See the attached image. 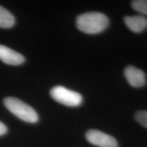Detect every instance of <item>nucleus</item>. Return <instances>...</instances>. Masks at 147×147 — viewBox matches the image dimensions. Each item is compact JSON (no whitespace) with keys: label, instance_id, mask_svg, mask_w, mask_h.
<instances>
[{"label":"nucleus","instance_id":"nucleus-5","mask_svg":"<svg viewBox=\"0 0 147 147\" xmlns=\"http://www.w3.org/2000/svg\"><path fill=\"white\" fill-rule=\"evenodd\" d=\"M127 81L135 88L142 87L146 84V76L144 71L134 66H127L124 71Z\"/></svg>","mask_w":147,"mask_h":147},{"label":"nucleus","instance_id":"nucleus-1","mask_svg":"<svg viewBox=\"0 0 147 147\" xmlns=\"http://www.w3.org/2000/svg\"><path fill=\"white\" fill-rule=\"evenodd\" d=\"M76 25L80 32L87 34H97L107 28L109 19L101 12H87L77 17Z\"/></svg>","mask_w":147,"mask_h":147},{"label":"nucleus","instance_id":"nucleus-6","mask_svg":"<svg viewBox=\"0 0 147 147\" xmlns=\"http://www.w3.org/2000/svg\"><path fill=\"white\" fill-rule=\"evenodd\" d=\"M0 60L8 65H18L24 63L25 57L19 53L0 45Z\"/></svg>","mask_w":147,"mask_h":147},{"label":"nucleus","instance_id":"nucleus-3","mask_svg":"<svg viewBox=\"0 0 147 147\" xmlns=\"http://www.w3.org/2000/svg\"><path fill=\"white\" fill-rule=\"evenodd\" d=\"M50 94L53 100L68 107L79 106L81 105L83 100L82 95L78 92L71 91L63 86L53 87L51 90Z\"/></svg>","mask_w":147,"mask_h":147},{"label":"nucleus","instance_id":"nucleus-8","mask_svg":"<svg viewBox=\"0 0 147 147\" xmlns=\"http://www.w3.org/2000/svg\"><path fill=\"white\" fill-rule=\"evenodd\" d=\"M15 24L14 16L0 5V27L1 28H10Z\"/></svg>","mask_w":147,"mask_h":147},{"label":"nucleus","instance_id":"nucleus-4","mask_svg":"<svg viewBox=\"0 0 147 147\" xmlns=\"http://www.w3.org/2000/svg\"><path fill=\"white\" fill-rule=\"evenodd\" d=\"M88 142L99 147H118V142L115 138L97 129H90L86 132Z\"/></svg>","mask_w":147,"mask_h":147},{"label":"nucleus","instance_id":"nucleus-9","mask_svg":"<svg viewBox=\"0 0 147 147\" xmlns=\"http://www.w3.org/2000/svg\"><path fill=\"white\" fill-rule=\"evenodd\" d=\"M131 7L134 10L142 15H147V0H135L131 1Z\"/></svg>","mask_w":147,"mask_h":147},{"label":"nucleus","instance_id":"nucleus-11","mask_svg":"<svg viewBox=\"0 0 147 147\" xmlns=\"http://www.w3.org/2000/svg\"><path fill=\"white\" fill-rule=\"evenodd\" d=\"M7 132V127L2 122L0 121V136L4 135Z\"/></svg>","mask_w":147,"mask_h":147},{"label":"nucleus","instance_id":"nucleus-10","mask_svg":"<svg viewBox=\"0 0 147 147\" xmlns=\"http://www.w3.org/2000/svg\"><path fill=\"white\" fill-rule=\"evenodd\" d=\"M136 121L141 125L147 128V111L140 110L135 114Z\"/></svg>","mask_w":147,"mask_h":147},{"label":"nucleus","instance_id":"nucleus-2","mask_svg":"<svg viewBox=\"0 0 147 147\" xmlns=\"http://www.w3.org/2000/svg\"><path fill=\"white\" fill-rule=\"evenodd\" d=\"M3 104L10 113L29 123H35L38 121V115L32 107L16 97H8L3 100Z\"/></svg>","mask_w":147,"mask_h":147},{"label":"nucleus","instance_id":"nucleus-7","mask_svg":"<svg viewBox=\"0 0 147 147\" xmlns=\"http://www.w3.org/2000/svg\"><path fill=\"white\" fill-rule=\"evenodd\" d=\"M124 22L131 32L137 34L144 32L147 28V18L142 14L125 16Z\"/></svg>","mask_w":147,"mask_h":147}]
</instances>
